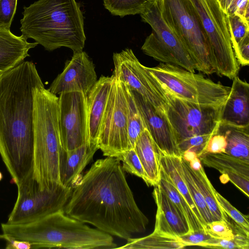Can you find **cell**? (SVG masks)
<instances>
[{
	"label": "cell",
	"instance_id": "13",
	"mask_svg": "<svg viewBox=\"0 0 249 249\" xmlns=\"http://www.w3.org/2000/svg\"><path fill=\"white\" fill-rule=\"evenodd\" d=\"M59 95V126L62 142L67 152L89 143L86 95L79 91Z\"/></svg>",
	"mask_w": 249,
	"mask_h": 249
},
{
	"label": "cell",
	"instance_id": "12",
	"mask_svg": "<svg viewBox=\"0 0 249 249\" xmlns=\"http://www.w3.org/2000/svg\"><path fill=\"white\" fill-rule=\"evenodd\" d=\"M113 76L111 87L98 139L106 157H117L129 150L127 104L124 85Z\"/></svg>",
	"mask_w": 249,
	"mask_h": 249
},
{
	"label": "cell",
	"instance_id": "37",
	"mask_svg": "<svg viewBox=\"0 0 249 249\" xmlns=\"http://www.w3.org/2000/svg\"><path fill=\"white\" fill-rule=\"evenodd\" d=\"M18 0H0V28L10 30Z\"/></svg>",
	"mask_w": 249,
	"mask_h": 249
},
{
	"label": "cell",
	"instance_id": "4",
	"mask_svg": "<svg viewBox=\"0 0 249 249\" xmlns=\"http://www.w3.org/2000/svg\"><path fill=\"white\" fill-rule=\"evenodd\" d=\"M33 95V178L41 190L63 186L66 151L59 126L58 97L44 85L35 87Z\"/></svg>",
	"mask_w": 249,
	"mask_h": 249
},
{
	"label": "cell",
	"instance_id": "22",
	"mask_svg": "<svg viewBox=\"0 0 249 249\" xmlns=\"http://www.w3.org/2000/svg\"><path fill=\"white\" fill-rule=\"evenodd\" d=\"M97 143H86L66 152V159L62 178L65 187H73L81 178L82 173L99 149Z\"/></svg>",
	"mask_w": 249,
	"mask_h": 249
},
{
	"label": "cell",
	"instance_id": "21",
	"mask_svg": "<svg viewBox=\"0 0 249 249\" xmlns=\"http://www.w3.org/2000/svg\"><path fill=\"white\" fill-rule=\"evenodd\" d=\"M37 45L28 42L22 35L18 36L10 30L0 28V74L24 61L29 50Z\"/></svg>",
	"mask_w": 249,
	"mask_h": 249
},
{
	"label": "cell",
	"instance_id": "31",
	"mask_svg": "<svg viewBox=\"0 0 249 249\" xmlns=\"http://www.w3.org/2000/svg\"><path fill=\"white\" fill-rule=\"evenodd\" d=\"M146 0H104V6L112 15L123 18L140 14Z\"/></svg>",
	"mask_w": 249,
	"mask_h": 249
},
{
	"label": "cell",
	"instance_id": "38",
	"mask_svg": "<svg viewBox=\"0 0 249 249\" xmlns=\"http://www.w3.org/2000/svg\"><path fill=\"white\" fill-rule=\"evenodd\" d=\"M206 230L211 236L217 239H231L234 234L229 224L224 220H213L206 224Z\"/></svg>",
	"mask_w": 249,
	"mask_h": 249
},
{
	"label": "cell",
	"instance_id": "23",
	"mask_svg": "<svg viewBox=\"0 0 249 249\" xmlns=\"http://www.w3.org/2000/svg\"><path fill=\"white\" fill-rule=\"evenodd\" d=\"M134 149L146 174L149 185H157L160 170L158 148L146 128L138 138Z\"/></svg>",
	"mask_w": 249,
	"mask_h": 249
},
{
	"label": "cell",
	"instance_id": "45",
	"mask_svg": "<svg viewBox=\"0 0 249 249\" xmlns=\"http://www.w3.org/2000/svg\"><path fill=\"white\" fill-rule=\"evenodd\" d=\"M3 178V175L2 173L0 171V181L2 180Z\"/></svg>",
	"mask_w": 249,
	"mask_h": 249
},
{
	"label": "cell",
	"instance_id": "35",
	"mask_svg": "<svg viewBox=\"0 0 249 249\" xmlns=\"http://www.w3.org/2000/svg\"><path fill=\"white\" fill-rule=\"evenodd\" d=\"M205 248L249 249V236L244 234L236 233L234 234L232 238L229 239L213 238Z\"/></svg>",
	"mask_w": 249,
	"mask_h": 249
},
{
	"label": "cell",
	"instance_id": "20",
	"mask_svg": "<svg viewBox=\"0 0 249 249\" xmlns=\"http://www.w3.org/2000/svg\"><path fill=\"white\" fill-rule=\"evenodd\" d=\"M113 76L102 75L86 95L89 143L98 144Z\"/></svg>",
	"mask_w": 249,
	"mask_h": 249
},
{
	"label": "cell",
	"instance_id": "14",
	"mask_svg": "<svg viewBox=\"0 0 249 249\" xmlns=\"http://www.w3.org/2000/svg\"><path fill=\"white\" fill-rule=\"evenodd\" d=\"M112 75L131 90L141 95L161 115L166 117V104L156 91L145 66L141 63L133 51L126 48L113 55Z\"/></svg>",
	"mask_w": 249,
	"mask_h": 249
},
{
	"label": "cell",
	"instance_id": "41",
	"mask_svg": "<svg viewBox=\"0 0 249 249\" xmlns=\"http://www.w3.org/2000/svg\"><path fill=\"white\" fill-rule=\"evenodd\" d=\"M235 56L239 65L242 66L249 64V36L242 40L233 50Z\"/></svg>",
	"mask_w": 249,
	"mask_h": 249
},
{
	"label": "cell",
	"instance_id": "19",
	"mask_svg": "<svg viewBox=\"0 0 249 249\" xmlns=\"http://www.w3.org/2000/svg\"><path fill=\"white\" fill-rule=\"evenodd\" d=\"M232 80L230 93L222 107L220 124L249 126V84L238 76Z\"/></svg>",
	"mask_w": 249,
	"mask_h": 249
},
{
	"label": "cell",
	"instance_id": "43",
	"mask_svg": "<svg viewBox=\"0 0 249 249\" xmlns=\"http://www.w3.org/2000/svg\"><path fill=\"white\" fill-rule=\"evenodd\" d=\"M181 157L188 162H190L196 157H198L196 154L191 150H186L183 152Z\"/></svg>",
	"mask_w": 249,
	"mask_h": 249
},
{
	"label": "cell",
	"instance_id": "39",
	"mask_svg": "<svg viewBox=\"0 0 249 249\" xmlns=\"http://www.w3.org/2000/svg\"><path fill=\"white\" fill-rule=\"evenodd\" d=\"M187 247L197 246L204 247L213 238L204 231H195L178 237Z\"/></svg>",
	"mask_w": 249,
	"mask_h": 249
},
{
	"label": "cell",
	"instance_id": "5",
	"mask_svg": "<svg viewBox=\"0 0 249 249\" xmlns=\"http://www.w3.org/2000/svg\"><path fill=\"white\" fill-rule=\"evenodd\" d=\"M2 233L29 242L32 249H115L112 235L67 215L64 209L35 221L1 224Z\"/></svg>",
	"mask_w": 249,
	"mask_h": 249
},
{
	"label": "cell",
	"instance_id": "6",
	"mask_svg": "<svg viewBox=\"0 0 249 249\" xmlns=\"http://www.w3.org/2000/svg\"><path fill=\"white\" fill-rule=\"evenodd\" d=\"M145 69L174 96L197 105L220 107L230 92L231 87L176 65L160 63L154 67L145 66Z\"/></svg>",
	"mask_w": 249,
	"mask_h": 249
},
{
	"label": "cell",
	"instance_id": "17",
	"mask_svg": "<svg viewBox=\"0 0 249 249\" xmlns=\"http://www.w3.org/2000/svg\"><path fill=\"white\" fill-rule=\"evenodd\" d=\"M205 166L218 171L220 181H230L247 197L249 196V160L226 153H206L199 157Z\"/></svg>",
	"mask_w": 249,
	"mask_h": 249
},
{
	"label": "cell",
	"instance_id": "40",
	"mask_svg": "<svg viewBox=\"0 0 249 249\" xmlns=\"http://www.w3.org/2000/svg\"><path fill=\"white\" fill-rule=\"evenodd\" d=\"M227 144L225 136L217 132L210 138L207 144L205 154L225 153Z\"/></svg>",
	"mask_w": 249,
	"mask_h": 249
},
{
	"label": "cell",
	"instance_id": "36",
	"mask_svg": "<svg viewBox=\"0 0 249 249\" xmlns=\"http://www.w3.org/2000/svg\"><path fill=\"white\" fill-rule=\"evenodd\" d=\"M227 16L238 15L249 21V0H216Z\"/></svg>",
	"mask_w": 249,
	"mask_h": 249
},
{
	"label": "cell",
	"instance_id": "33",
	"mask_svg": "<svg viewBox=\"0 0 249 249\" xmlns=\"http://www.w3.org/2000/svg\"><path fill=\"white\" fill-rule=\"evenodd\" d=\"M215 196L220 207L226 214L227 220L249 234V216L240 212L216 191Z\"/></svg>",
	"mask_w": 249,
	"mask_h": 249
},
{
	"label": "cell",
	"instance_id": "26",
	"mask_svg": "<svg viewBox=\"0 0 249 249\" xmlns=\"http://www.w3.org/2000/svg\"><path fill=\"white\" fill-rule=\"evenodd\" d=\"M157 185L185 215L192 232L204 231L207 232L206 228L196 217L187 202L172 184L161 167L160 179Z\"/></svg>",
	"mask_w": 249,
	"mask_h": 249
},
{
	"label": "cell",
	"instance_id": "28",
	"mask_svg": "<svg viewBox=\"0 0 249 249\" xmlns=\"http://www.w3.org/2000/svg\"><path fill=\"white\" fill-rule=\"evenodd\" d=\"M125 245L118 249H178L187 247L178 237L169 235L160 232H153L146 236L130 238Z\"/></svg>",
	"mask_w": 249,
	"mask_h": 249
},
{
	"label": "cell",
	"instance_id": "8",
	"mask_svg": "<svg viewBox=\"0 0 249 249\" xmlns=\"http://www.w3.org/2000/svg\"><path fill=\"white\" fill-rule=\"evenodd\" d=\"M156 88L165 103L166 118L178 147L190 138L218 132L223 106H202L181 100L164 89L157 81Z\"/></svg>",
	"mask_w": 249,
	"mask_h": 249
},
{
	"label": "cell",
	"instance_id": "32",
	"mask_svg": "<svg viewBox=\"0 0 249 249\" xmlns=\"http://www.w3.org/2000/svg\"><path fill=\"white\" fill-rule=\"evenodd\" d=\"M227 22L233 50L249 36V21L236 14L227 16Z\"/></svg>",
	"mask_w": 249,
	"mask_h": 249
},
{
	"label": "cell",
	"instance_id": "25",
	"mask_svg": "<svg viewBox=\"0 0 249 249\" xmlns=\"http://www.w3.org/2000/svg\"><path fill=\"white\" fill-rule=\"evenodd\" d=\"M218 133L226 137L227 143L226 153L249 160V126L243 127L220 124Z\"/></svg>",
	"mask_w": 249,
	"mask_h": 249
},
{
	"label": "cell",
	"instance_id": "7",
	"mask_svg": "<svg viewBox=\"0 0 249 249\" xmlns=\"http://www.w3.org/2000/svg\"><path fill=\"white\" fill-rule=\"evenodd\" d=\"M161 14L193 61L196 70L209 75L215 72L210 48L199 16L190 0H159Z\"/></svg>",
	"mask_w": 249,
	"mask_h": 249
},
{
	"label": "cell",
	"instance_id": "44",
	"mask_svg": "<svg viewBox=\"0 0 249 249\" xmlns=\"http://www.w3.org/2000/svg\"><path fill=\"white\" fill-rule=\"evenodd\" d=\"M188 162L193 170H198L202 166L201 160L198 157L195 158Z\"/></svg>",
	"mask_w": 249,
	"mask_h": 249
},
{
	"label": "cell",
	"instance_id": "42",
	"mask_svg": "<svg viewBox=\"0 0 249 249\" xmlns=\"http://www.w3.org/2000/svg\"><path fill=\"white\" fill-rule=\"evenodd\" d=\"M0 240H4L7 244L6 249H32L31 244L27 241L18 240L6 235L0 234Z\"/></svg>",
	"mask_w": 249,
	"mask_h": 249
},
{
	"label": "cell",
	"instance_id": "10",
	"mask_svg": "<svg viewBox=\"0 0 249 249\" xmlns=\"http://www.w3.org/2000/svg\"><path fill=\"white\" fill-rule=\"evenodd\" d=\"M140 15L142 20L152 29L141 47L143 53L160 63L195 72L196 67L190 55L161 16L159 0H146Z\"/></svg>",
	"mask_w": 249,
	"mask_h": 249
},
{
	"label": "cell",
	"instance_id": "11",
	"mask_svg": "<svg viewBox=\"0 0 249 249\" xmlns=\"http://www.w3.org/2000/svg\"><path fill=\"white\" fill-rule=\"evenodd\" d=\"M18 196L6 223L32 222L64 209L73 187L59 186L41 190L33 174L16 184Z\"/></svg>",
	"mask_w": 249,
	"mask_h": 249
},
{
	"label": "cell",
	"instance_id": "24",
	"mask_svg": "<svg viewBox=\"0 0 249 249\" xmlns=\"http://www.w3.org/2000/svg\"><path fill=\"white\" fill-rule=\"evenodd\" d=\"M158 155L160 167L172 184L187 202L198 219L206 228V224L192 198L182 175L181 156L169 155L159 149Z\"/></svg>",
	"mask_w": 249,
	"mask_h": 249
},
{
	"label": "cell",
	"instance_id": "34",
	"mask_svg": "<svg viewBox=\"0 0 249 249\" xmlns=\"http://www.w3.org/2000/svg\"><path fill=\"white\" fill-rule=\"evenodd\" d=\"M116 158L123 162L122 166L124 171L141 178L149 185L146 174L134 148L125 151Z\"/></svg>",
	"mask_w": 249,
	"mask_h": 249
},
{
	"label": "cell",
	"instance_id": "18",
	"mask_svg": "<svg viewBox=\"0 0 249 249\" xmlns=\"http://www.w3.org/2000/svg\"><path fill=\"white\" fill-rule=\"evenodd\" d=\"M154 187L153 196L157 207L154 231L175 237L192 232L185 215L158 185Z\"/></svg>",
	"mask_w": 249,
	"mask_h": 249
},
{
	"label": "cell",
	"instance_id": "16",
	"mask_svg": "<svg viewBox=\"0 0 249 249\" xmlns=\"http://www.w3.org/2000/svg\"><path fill=\"white\" fill-rule=\"evenodd\" d=\"M130 90L146 129L158 148L168 155L181 156L173 131L166 117L160 114L141 95Z\"/></svg>",
	"mask_w": 249,
	"mask_h": 249
},
{
	"label": "cell",
	"instance_id": "2",
	"mask_svg": "<svg viewBox=\"0 0 249 249\" xmlns=\"http://www.w3.org/2000/svg\"><path fill=\"white\" fill-rule=\"evenodd\" d=\"M43 85L32 61L0 74V155L16 184L33 174V90Z\"/></svg>",
	"mask_w": 249,
	"mask_h": 249
},
{
	"label": "cell",
	"instance_id": "27",
	"mask_svg": "<svg viewBox=\"0 0 249 249\" xmlns=\"http://www.w3.org/2000/svg\"><path fill=\"white\" fill-rule=\"evenodd\" d=\"M185 161L187 167L203 196L214 220H224L227 222L226 214L220 207L216 199V190L208 178L203 166L198 170H193L189 162L186 160Z\"/></svg>",
	"mask_w": 249,
	"mask_h": 249
},
{
	"label": "cell",
	"instance_id": "1",
	"mask_svg": "<svg viewBox=\"0 0 249 249\" xmlns=\"http://www.w3.org/2000/svg\"><path fill=\"white\" fill-rule=\"evenodd\" d=\"M64 210L72 218L126 240L144 232L149 222L135 201L121 161L115 157L93 163L73 187Z\"/></svg>",
	"mask_w": 249,
	"mask_h": 249
},
{
	"label": "cell",
	"instance_id": "30",
	"mask_svg": "<svg viewBox=\"0 0 249 249\" xmlns=\"http://www.w3.org/2000/svg\"><path fill=\"white\" fill-rule=\"evenodd\" d=\"M182 175L188 188L190 194L201 216L206 224L214 220L201 193L196 184L186 165L185 161L181 157Z\"/></svg>",
	"mask_w": 249,
	"mask_h": 249
},
{
	"label": "cell",
	"instance_id": "15",
	"mask_svg": "<svg viewBox=\"0 0 249 249\" xmlns=\"http://www.w3.org/2000/svg\"><path fill=\"white\" fill-rule=\"evenodd\" d=\"M95 68L92 60L85 52L73 53L48 90L56 95L79 91L86 95L98 80Z\"/></svg>",
	"mask_w": 249,
	"mask_h": 249
},
{
	"label": "cell",
	"instance_id": "29",
	"mask_svg": "<svg viewBox=\"0 0 249 249\" xmlns=\"http://www.w3.org/2000/svg\"><path fill=\"white\" fill-rule=\"evenodd\" d=\"M124 85L127 104L128 135L129 149H130L134 148L136 140L146 127L130 89L126 85Z\"/></svg>",
	"mask_w": 249,
	"mask_h": 249
},
{
	"label": "cell",
	"instance_id": "3",
	"mask_svg": "<svg viewBox=\"0 0 249 249\" xmlns=\"http://www.w3.org/2000/svg\"><path fill=\"white\" fill-rule=\"evenodd\" d=\"M20 30L45 50L64 47L82 51L86 37L84 18L76 0H37L24 6Z\"/></svg>",
	"mask_w": 249,
	"mask_h": 249
},
{
	"label": "cell",
	"instance_id": "9",
	"mask_svg": "<svg viewBox=\"0 0 249 249\" xmlns=\"http://www.w3.org/2000/svg\"><path fill=\"white\" fill-rule=\"evenodd\" d=\"M200 18L210 48L215 72L232 79L240 69L232 47L227 15L216 0H190Z\"/></svg>",
	"mask_w": 249,
	"mask_h": 249
}]
</instances>
